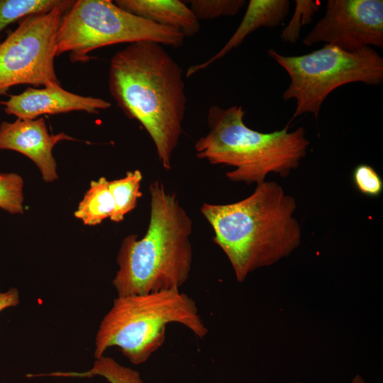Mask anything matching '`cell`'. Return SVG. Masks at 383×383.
I'll return each mask as SVG.
<instances>
[{"label": "cell", "instance_id": "6da1fadb", "mask_svg": "<svg viewBox=\"0 0 383 383\" xmlns=\"http://www.w3.org/2000/svg\"><path fill=\"white\" fill-rule=\"evenodd\" d=\"M109 89L117 106L148 132L163 168L171 170L187 106L179 65L158 43H129L111 59Z\"/></svg>", "mask_w": 383, "mask_h": 383}, {"label": "cell", "instance_id": "7a4b0ae2", "mask_svg": "<svg viewBox=\"0 0 383 383\" xmlns=\"http://www.w3.org/2000/svg\"><path fill=\"white\" fill-rule=\"evenodd\" d=\"M295 199L274 182L257 184L246 198L231 204L204 203L201 213L213 231V242L228 257L236 279L290 255L301 243L294 216Z\"/></svg>", "mask_w": 383, "mask_h": 383}, {"label": "cell", "instance_id": "3957f363", "mask_svg": "<svg viewBox=\"0 0 383 383\" xmlns=\"http://www.w3.org/2000/svg\"><path fill=\"white\" fill-rule=\"evenodd\" d=\"M149 192L147 231L140 239L125 237L117 255L118 270L112 284L118 296L179 289L189 277L192 220L160 181H153Z\"/></svg>", "mask_w": 383, "mask_h": 383}, {"label": "cell", "instance_id": "277c9868", "mask_svg": "<svg viewBox=\"0 0 383 383\" xmlns=\"http://www.w3.org/2000/svg\"><path fill=\"white\" fill-rule=\"evenodd\" d=\"M242 106L224 109L212 105L207 113L209 131L194 145L196 155L212 165L233 167L226 173L233 182L258 184L270 173L286 177L306 156L310 142L303 127L262 133L247 126Z\"/></svg>", "mask_w": 383, "mask_h": 383}, {"label": "cell", "instance_id": "5b68a950", "mask_svg": "<svg viewBox=\"0 0 383 383\" xmlns=\"http://www.w3.org/2000/svg\"><path fill=\"white\" fill-rule=\"evenodd\" d=\"M170 323L183 326L201 339L209 332L195 301L180 289L118 296L99 325L94 357L117 347L131 363L143 364L162 347Z\"/></svg>", "mask_w": 383, "mask_h": 383}, {"label": "cell", "instance_id": "8992f818", "mask_svg": "<svg viewBox=\"0 0 383 383\" xmlns=\"http://www.w3.org/2000/svg\"><path fill=\"white\" fill-rule=\"evenodd\" d=\"M267 52L290 78L282 98L296 101L292 118L308 113L318 118L326 97L343 85L355 82L379 85L383 81V58L371 47L346 51L325 44L297 56L283 55L272 48Z\"/></svg>", "mask_w": 383, "mask_h": 383}, {"label": "cell", "instance_id": "52a82bcc", "mask_svg": "<svg viewBox=\"0 0 383 383\" xmlns=\"http://www.w3.org/2000/svg\"><path fill=\"white\" fill-rule=\"evenodd\" d=\"M184 35L118 7L111 0H77L64 13L56 34V54L68 53L72 62H84L98 48L149 40L175 48Z\"/></svg>", "mask_w": 383, "mask_h": 383}, {"label": "cell", "instance_id": "ba28073f", "mask_svg": "<svg viewBox=\"0 0 383 383\" xmlns=\"http://www.w3.org/2000/svg\"><path fill=\"white\" fill-rule=\"evenodd\" d=\"M65 7L27 16L0 43V95L19 84L60 83L55 69L56 34Z\"/></svg>", "mask_w": 383, "mask_h": 383}, {"label": "cell", "instance_id": "9c48e42d", "mask_svg": "<svg viewBox=\"0 0 383 383\" xmlns=\"http://www.w3.org/2000/svg\"><path fill=\"white\" fill-rule=\"evenodd\" d=\"M335 45L346 51L383 47L382 0H328L324 16L303 43Z\"/></svg>", "mask_w": 383, "mask_h": 383}, {"label": "cell", "instance_id": "30bf717a", "mask_svg": "<svg viewBox=\"0 0 383 383\" xmlns=\"http://www.w3.org/2000/svg\"><path fill=\"white\" fill-rule=\"evenodd\" d=\"M4 111L20 119H35L45 114H58L71 111L97 113L111 106L101 98L85 96L64 89L60 83H52L43 88L28 87L18 94L9 95L0 101Z\"/></svg>", "mask_w": 383, "mask_h": 383}, {"label": "cell", "instance_id": "8fae6325", "mask_svg": "<svg viewBox=\"0 0 383 383\" xmlns=\"http://www.w3.org/2000/svg\"><path fill=\"white\" fill-rule=\"evenodd\" d=\"M62 140H76L60 133H49L43 117L35 119L17 118L0 124V150L20 152L31 160L40 170L43 179L51 182L57 178L54 146Z\"/></svg>", "mask_w": 383, "mask_h": 383}, {"label": "cell", "instance_id": "7c38bea8", "mask_svg": "<svg viewBox=\"0 0 383 383\" xmlns=\"http://www.w3.org/2000/svg\"><path fill=\"white\" fill-rule=\"evenodd\" d=\"M289 7L290 3L287 0H250L240 23L226 44L209 60L190 66L186 73L187 77L209 67L224 57L257 29L279 26L287 16Z\"/></svg>", "mask_w": 383, "mask_h": 383}, {"label": "cell", "instance_id": "4fadbf2b", "mask_svg": "<svg viewBox=\"0 0 383 383\" xmlns=\"http://www.w3.org/2000/svg\"><path fill=\"white\" fill-rule=\"evenodd\" d=\"M114 3L133 15L177 29L185 38L195 35L200 29L191 9L179 0H116Z\"/></svg>", "mask_w": 383, "mask_h": 383}, {"label": "cell", "instance_id": "5bb4252c", "mask_svg": "<svg viewBox=\"0 0 383 383\" xmlns=\"http://www.w3.org/2000/svg\"><path fill=\"white\" fill-rule=\"evenodd\" d=\"M109 184V181L105 177L91 182L89 189L74 212L75 217L85 225L96 226L111 218L114 203Z\"/></svg>", "mask_w": 383, "mask_h": 383}, {"label": "cell", "instance_id": "9a60e30c", "mask_svg": "<svg viewBox=\"0 0 383 383\" xmlns=\"http://www.w3.org/2000/svg\"><path fill=\"white\" fill-rule=\"evenodd\" d=\"M142 179L141 172L135 170L128 172L123 178L109 181V190L114 203L110 218L112 221H121L126 214L135 209L138 199L142 196L140 190Z\"/></svg>", "mask_w": 383, "mask_h": 383}, {"label": "cell", "instance_id": "2e32d148", "mask_svg": "<svg viewBox=\"0 0 383 383\" xmlns=\"http://www.w3.org/2000/svg\"><path fill=\"white\" fill-rule=\"evenodd\" d=\"M46 376L82 378L99 376L109 383H145L138 371L121 365L111 357L104 356L96 359L93 367L88 371L55 372L46 374Z\"/></svg>", "mask_w": 383, "mask_h": 383}, {"label": "cell", "instance_id": "e0dca14e", "mask_svg": "<svg viewBox=\"0 0 383 383\" xmlns=\"http://www.w3.org/2000/svg\"><path fill=\"white\" fill-rule=\"evenodd\" d=\"M72 0H0V43L1 32L10 24L27 16L56 7L70 9Z\"/></svg>", "mask_w": 383, "mask_h": 383}, {"label": "cell", "instance_id": "ac0fdd59", "mask_svg": "<svg viewBox=\"0 0 383 383\" xmlns=\"http://www.w3.org/2000/svg\"><path fill=\"white\" fill-rule=\"evenodd\" d=\"M189 2V8L199 21L235 16L246 4L244 0H192Z\"/></svg>", "mask_w": 383, "mask_h": 383}, {"label": "cell", "instance_id": "d6986e66", "mask_svg": "<svg viewBox=\"0 0 383 383\" xmlns=\"http://www.w3.org/2000/svg\"><path fill=\"white\" fill-rule=\"evenodd\" d=\"M23 181L15 173L0 172V208L10 213H22Z\"/></svg>", "mask_w": 383, "mask_h": 383}, {"label": "cell", "instance_id": "ffe728a7", "mask_svg": "<svg viewBox=\"0 0 383 383\" xmlns=\"http://www.w3.org/2000/svg\"><path fill=\"white\" fill-rule=\"evenodd\" d=\"M296 8L292 18L281 34L283 41L296 43L299 38L301 28L310 23L314 13L320 9V3L311 0H296Z\"/></svg>", "mask_w": 383, "mask_h": 383}, {"label": "cell", "instance_id": "44dd1931", "mask_svg": "<svg viewBox=\"0 0 383 383\" xmlns=\"http://www.w3.org/2000/svg\"><path fill=\"white\" fill-rule=\"evenodd\" d=\"M353 182L363 195L377 197L383 192V180L379 173L367 164H360L353 171Z\"/></svg>", "mask_w": 383, "mask_h": 383}, {"label": "cell", "instance_id": "7402d4cb", "mask_svg": "<svg viewBox=\"0 0 383 383\" xmlns=\"http://www.w3.org/2000/svg\"><path fill=\"white\" fill-rule=\"evenodd\" d=\"M19 304V293L17 289L11 288L5 292L0 293V312L9 307Z\"/></svg>", "mask_w": 383, "mask_h": 383}, {"label": "cell", "instance_id": "603a6c76", "mask_svg": "<svg viewBox=\"0 0 383 383\" xmlns=\"http://www.w3.org/2000/svg\"><path fill=\"white\" fill-rule=\"evenodd\" d=\"M350 383H365V380L360 374H356Z\"/></svg>", "mask_w": 383, "mask_h": 383}, {"label": "cell", "instance_id": "cb8c5ba5", "mask_svg": "<svg viewBox=\"0 0 383 383\" xmlns=\"http://www.w3.org/2000/svg\"><path fill=\"white\" fill-rule=\"evenodd\" d=\"M3 383H5V382H3Z\"/></svg>", "mask_w": 383, "mask_h": 383}]
</instances>
